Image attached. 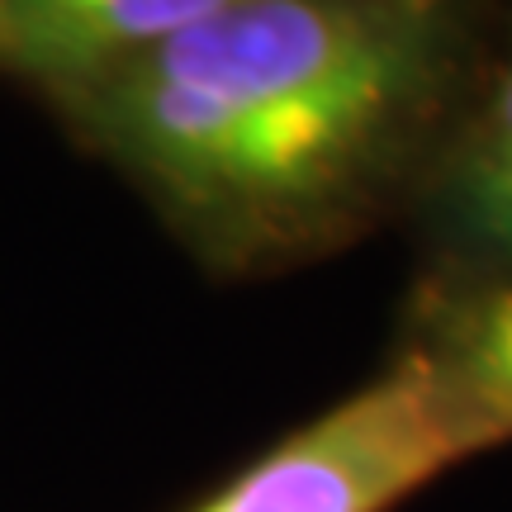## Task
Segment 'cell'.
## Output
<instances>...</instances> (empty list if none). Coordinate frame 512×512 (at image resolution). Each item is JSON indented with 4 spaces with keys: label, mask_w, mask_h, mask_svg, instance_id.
<instances>
[{
    "label": "cell",
    "mask_w": 512,
    "mask_h": 512,
    "mask_svg": "<svg viewBox=\"0 0 512 512\" xmlns=\"http://www.w3.org/2000/svg\"><path fill=\"white\" fill-rule=\"evenodd\" d=\"M460 76L451 0H252L48 105L242 280L342 252L427 181Z\"/></svg>",
    "instance_id": "obj_1"
},
{
    "label": "cell",
    "mask_w": 512,
    "mask_h": 512,
    "mask_svg": "<svg viewBox=\"0 0 512 512\" xmlns=\"http://www.w3.org/2000/svg\"><path fill=\"white\" fill-rule=\"evenodd\" d=\"M475 456L427 370L394 351L375 380L285 432L185 512H394Z\"/></svg>",
    "instance_id": "obj_2"
},
{
    "label": "cell",
    "mask_w": 512,
    "mask_h": 512,
    "mask_svg": "<svg viewBox=\"0 0 512 512\" xmlns=\"http://www.w3.org/2000/svg\"><path fill=\"white\" fill-rule=\"evenodd\" d=\"M252 0H0V76L43 100Z\"/></svg>",
    "instance_id": "obj_3"
},
{
    "label": "cell",
    "mask_w": 512,
    "mask_h": 512,
    "mask_svg": "<svg viewBox=\"0 0 512 512\" xmlns=\"http://www.w3.org/2000/svg\"><path fill=\"white\" fill-rule=\"evenodd\" d=\"M394 351L427 370L479 456L512 441V271L441 275Z\"/></svg>",
    "instance_id": "obj_4"
},
{
    "label": "cell",
    "mask_w": 512,
    "mask_h": 512,
    "mask_svg": "<svg viewBox=\"0 0 512 512\" xmlns=\"http://www.w3.org/2000/svg\"><path fill=\"white\" fill-rule=\"evenodd\" d=\"M432 223L451 252L446 275L512 271V67L456 124L427 171Z\"/></svg>",
    "instance_id": "obj_5"
}]
</instances>
